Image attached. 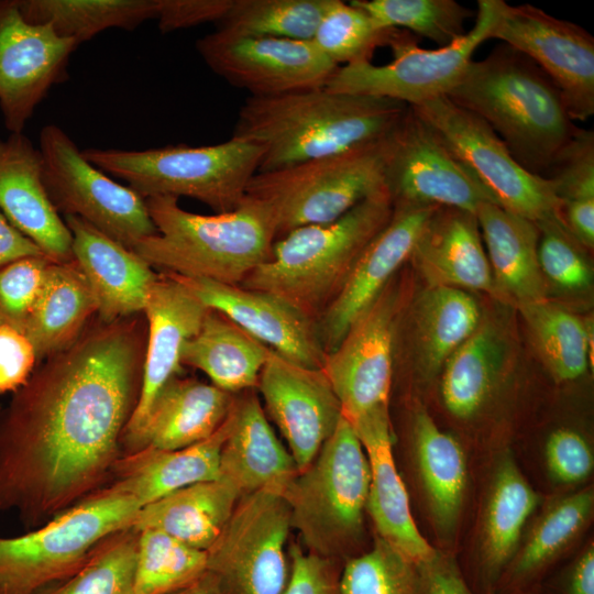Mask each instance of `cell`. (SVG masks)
Listing matches in <instances>:
<instances>
[{"mask_svg":"<svg viewBox=\"0 0 594 594\" xmlns=\"http://www.w3.org/2000/svg\"><path fill=\"white\" fill-rule=\"evenodd\" d=\"M138 321L81 333L19 388L0 420V514L29 525L91 495L119 460L144 359Z\"/></svg>","mask_w":594,"mask_h":594,"instance_id":"1","label":"cell"},{"mask_svg":"<svg viewBox=\"0 0 594 594\" xmlns=\"http://www.w3.org/2000/svg\"><path fill=\"white\" fill-rule=\"evenodd\" d=\"M408 106L326 87L273 97L249 96L232 138L263 150L257 173L288 167L385 140Z\"/></svg>","mask_w":594,"mask_h":594,"instance_id":"2","label":"cell"},{"mask_svg":"<svg viewBox=\"0 0 594 594\" xmlns=\"http://www.w3.org/2000/svg\"><path fill=\"white\" fill-rule=\"evenodd\" d=\"M446 97L482 119L526 170L541 177L578 128L551 79L505 44L472 61Z\"/></svg>","mask_w":594,"mask_h":594,"instance_id":"3","label":"cell"},{"mask_svg":"<svg viewBox=\"0 0 594 594\" xmlns=\"http://www.w3.org/2000/svg\"><path fill=\"white\" fill-rule=\"evenodd\" d=\"M156 234L133 246L160 273L240 285L267 262L276 240L270 207L246 196L233 210L199 215L168 196L145 198Z\"/></svg>","mask_w":594,"mask_h":594,"instance_id":"4","label":"cell"},{"mask_svg":"<svg viewBox=\"0 0 594 594\" xmlns=\"http://www.w3.org/2000/svg\"><path fill=\"white\" fill-rule=\"evenodd\" d=\"M392 213L383 189L336 220L297 228L275 240L270 260L240 286L280 297L317 322Z\"/></svg>","mask_w":594,"mask_h":594,"instance_id":"5","label":"cell"},{"mask_svg":"<svg viewBox=\"0 0 594 594\" xmlns=\"http://www.w3.org/2000/svg\"><path fill=\"white\" fill-rule=\"evenodd\" d=\"M84 156L96 167L124 180L143 198L187 197L209 206L215 213L235 209L257 173L263 150L230 138L213 144L165 145L146 150L89 147Z\"/></svg>","mask_w":594,"mask_h":594,"instance_id":"6","label":"cell"},{"mask_svg":"<svg viewBox=\"0 0 594 594\" xmlns=\"http://www.w3.org/2000/svg\"><path fill=\"white\" fill-rule=\"evenodd\" d=\"M142 506L105 487L28 534L0 537V594H38L72 576L109 536L132 528Z\"/></svg>","mask_w":594,"mask_h":594,"instance_id":"7","label":"cell"},{"mask_svg":"<svg viewBox=\"0 0 594 594\" xmlns=\"http://www.w3.org/2000/svg\"><path fill=\"white\" fill-rule=\"evenodd\" d=\"M371 470L353 427L342 416L311 463L283 495L309 552L331 560L361 530Z\"/></svg>","mask_w":594,"mask_h":594,"instance_id":"8","label":"cell"},{"mask_svg":"<svg viewBox=\"0 0 594 594\" xmlns=\"http://www.w3.org/2000/svg\"><path fill=\"white\" fill-rule=\"evenodd\" d=\"M388 136L363 147L256 173L246 196L270 207L276 239L304 226L336 220L385 189Z\"/></svg>","mask_w":594,"mask_h":594,"instance_id":"9","label":"cell"},{"mask_svg":"<svg viewBox=\"0 0 594 594\" xmlns=\"http://www.w3.org/2000/svg\"><path fill=\"white\" fill-rule=\"evenodd\" d=\"M501 0H479L475 23L454 43L421 48L415 36L396 29L388 47L393 59L339 66L324 86L337 92L380 97L418 106L447 96L461 80L476 48L490 40Z\"/></svg>","mask_w":594,"mask_h":594,"instance_id":"10","label":"cell"},{"mask_svg":"<svg viewBox=\"0 0 594 594\" xmlns=\"http://www.w3.org/2000/svg\"><path fill=\"white\" fill-rule=\"evenodd\" d=\"M38 150L44 185L58 213L78 217L131 250L156 234L145 198L92 165L61 127L41 130Z\"/></svg>","mask_w":594,"mask_h":594,"instance_id":"11","label":"cell"},{"mask_svg":"<svg viewBox=\"0 0 594 594\" xmlns=\"http://www.w3.org/2000/svg\"><path fill=\"white\" fill-rule=\"evenodd\" d=\"M411 108L503 209L536 223L561 219V202L553 184L526 170L482 119L446 96Z\"/></svg>","mask_w":594,"mask_h":594,"instance_id":"12","label":"cell"},{"mask_svg":"<svg viewBox=\"0 0 594 594\" xmlns=\"http://www.w3.org/2000/svg\"><path fill=\"white\" fill-rule=\"evenodd\" d=\"M292 527L282 493L242 495L207 551V572L222 594H283L289 578L285 544Z\"/></svg>","mask_w":594,"mask_h":594,"instance_id":"13","label":"cell"},{"mask_svg":"<svg viewBox=\"0 0 594 594\" xmlns=\"http://www.w3.org/2000/svg\"><path fill=\"white\" fill-rule=\"evenodd\" d=\"M402 309V288L393 278L340 344L327 353L322 369L342 416L353 428L389 417L394 344Z\"/></svg>","mask_w":594,"mask_h":594,"instance_id":"14","label":"cell"},{"mask_svg":"<svg viewBox=\"0 0 594 594\" xmlns=\"http://www.w3.org/2000/svg\"><path fill=\"white\" fill-rule=\"evenodd\" d=\"M384 187L393 206L454 208L475 216L481 205L496 204L437 131L409 106L387 139Z\"/></svg>","mask_w":594,"mask_h":594,"instance_id":"15","label":"cell"},{"mask_svg":"<svg viewBox=\"0 0 594 594\" xmlns=\"http://www.w3.org/2000/svg\"><path fill=\"white\" fill-rule=\"evenodd\" d=\"M491 38L530 58L559 89L573 121L594 114V37L585 29L501 0Z\"/></svg>","mask_w":594,"mask_h":594,"instance_id":"16","label":"cell"},{"mask_svg":"<svg viewBox=\"0 0 594 594\" xmlns=\"http://www.w3.org/2000/svg\"><path fill=\"white\" fill-rule=\"evenodd\" d=\"M205 64L251 97L321 88L339 67L312 41L213 31L196 42Z\"/></svg>","mask_w":594,"mask_h":594,"instance_id":"17","label":"cell"},{"mask_svg":"<svg viewBox=\"0 0 594 594\" xmlns=\"http://www.w3.org/2000/svg\"><path fill=\"white\" fill-rule=\"evenodd\" d=\"M77 47L50 24L26 21L16 0H0V109L10 133L22 132L52 87L66 80Z\"/></svg>","mask_w":594,"mask_h":594,"instance_id":"18","label":"cell"},{"mask_svg":"<svg viewBox=\"0 0 594 594\" xmlns=\"http://www.w3.org/2000/svg\"><path fill=\"white\" fill-rule=\"evenodd\" d=\"M256 386L298 472L302 471L342 418L340 402L323 369L297 365L272 350Z\"/></svg>","mask_w":594,"mask_h":594,"instance_id":"19","label":"cell"},{"mask_svg":"<svg viewBox=\"0 0 594 594\" xmlns=\"http://www.w3.org/2000/svg\"><path fill=\"white\" fill-rule=\"evenodd\" d=\"M439 207L394 205L387 224L366 245L336 299L317 321L326 353L333 351L352 324L376 300L408 260Z\"/></svg>","mask_w":594,"mask_h":594,"instance_id":"20","label":"cell"},{"mask_svg":"<svg viewBox=\"0 0 594 594\" xmlns=\"http://www.w3.org/2000/svg\"><path fill=\"white\" fill-rule=\"evenodd\" d=\"M168 275L282 358L304 367H323L327 353L317 322L283 298L240 285Z\"/></svg>","mask_w":594,"mask_h":594,"instance_id":"21","label":"cell"},{"mask_svg":"<svg viewBox=\"0 0 594 594\" xmlns=\"http://www.w3.org/2000/svg\"><path fill=\"white\" fill-rule=\"evenodd\" d=\"M208 310L168 274L158 273L151 285L143 309L148 328L139 396L122 436L130 450L156 397L180 372L184 345L199 330Z\"/></svg>","mask_w":594,"mask_h":594,"instance_id":"22","label":"cell"},{"mask_svg":"<svg viewBox=\"0 0 594 594\" xmlns=\"http://www.w3.org/2000/svg\"><path fill=\"white\" fill-rule=\"evenodd\" d=\"M0 211L51 261L73 260L72 233L46 191L40 150L23 132L0 138Z\"/></svg>","mask_w":594,"mask_h":594,"instance_id":"23","label":"cell"},{"mask_svg":"<svg viewBox=\"0 0 594 594\" xmlns=\"http://www.w3.org/2000/svg\"><path fill=\"white\" fill-rule=\"evenodd\" d=\"M64 221L72 233L73 260L95 296L101 322L143 311L158 273L133 250L85 220L66 216Z\"/></svg>","mask_w":594,"mask_h":594,"instance_id":"24","label":"cell"},{"mask_svg":"<svg viewBox=\"0 0 594 594\" xmlns=\"http://www.w3.org/2000/svg\"><path fill=\"white\" fill-rule=\"evenodd\" d=\"M229 418L219 477L231 483L241 495L261 490L283 494L298 469L272 429L257 396L250 393L234 397Z\"/></svg>","mask_w":594,"mask_h":594,"instance_id":"25","label":"cell"},{"mask_svg":"<svg viewBox=\"0 0 594 594\" xmlns=\"http://www.w3.org/2000/svg\"><path fill=\"white\" fill-rule=\"evenodd\" d=\"M410 260L428 287H453L495 296L479 223L470 212L437 208Z\"/></svg>","mask_w":594,"mask_h":594,"instance_id":"26","label":"cell"},{"mask_svg":"<svg viewBox=\"0 0 594 594\" xmlns=\"http://www.w3.org/2000/svg\"><path fill=\"white\" fill-rule=\"evenodd\" d=\"M353 429L370 463L371 482L365 510L378 537L417 565L428 561L437 551L422 537L410 513L407 491L394 462L389 418Z\"/></svg>","mask_w":594,"mask_h":594,"instance_id":"27","label":"cell"},{"mask_svg":"<svg viewBox=\"0 0 594 594\" xmlns=\"http://www.w3.org/2000/svg\"><path fill=\"white\" fill-rule=\"evenodd\" d=\"M491 266L495 297L517 307L548 299V283L538 261V224L494 202L475 213Z\"/></svg>","mask_w":594,"mask_h":594,"instance_id":"28","label":"cell"},{"mask_svg":"<svg viewBox=\"0 0 594 594\" xmlns=\"http://www.w3.org/2000/svg\"><path fill=\"white\" fill-rule=\"evenodd\" d=\"M229 415L208 439L177 450L141 448L119 458L109 487L135 498L143 507L188 485L219 479L220 453L229 433Z\"/></svg>","mask_w":594,"mask_h":594,"instance_id":"29","label":"cell"},{"mask_svg":"<svg viewBox=\"0 0 594 594\" xmlns=\"http://www.w3.org/2000/svg\"><path fill=\"white\" fill-rule=\"evenodd\" d=\"M233 394L213 384L175 377L156 397L130 452L187 448L212 436L227 419Z\"/></svg>","mask_w":594,"mask_h":594,"instance_id":"30","label":"cell"},{"mask_svg":"<svg viewBox=\"0 0 594 594\" xmlns=\"http://www.w3.org/2000/svg\"><path fill=\"white\" fill-rule=\"evenodd\" d=\"M241 496L223 479L198 482L141 507L132 529L157 530L188 547L208 551Z\"/></svg>","mask_w":594,"mask_h":594,"instance_id":"31","label":"cell"},{"mask_svg":"<svg viewBox=\"0 0 594 594\" xmlns=\"http://www.w3.org/2000/svg\"><path fill=\"white\" fill-rule=\"evenodd\" d=\"M271 349L221 312L210 309L185 343L182 365L202 371L211 384L234 394L255 387Z\"/></svg>","mask_w":594,"mask_h":594,"instance_id":"32","label":"cell"},{"mask_svg":"<svg viewBox=\"0 0 594 594\" xmlns=\"http://www.w3.org/2000/svg\"><path fill=\"white\" fill-rule=\"evenodd\" d=\"M95 312V296L76 262H52L23 332L37 358L51 356L70 345Z\"/></svg>","mask_w":594,"mask_h":594,"instance_id":"33","label":"cell"},{"mask_svg":"<svg viewBox=\"0 0 594 594\" xmlns=\"http://www.w3.org/2000/svg\"><path fill=\"white\" fill-rule=\"evenodd\" d=\"M414 446L433 521L441 532L449 535L457 527L466 487L464 452L424 408L415 414Z\"/></svg>","mask_w":594,"mask_h":594,"instance_id":"34","label":"cell"},{"mask_svg":"<svg viewBox=\"0 0 594 594\" xmlns=\"http://www.w3.org/2000/svg\"><path fill=\"white\" fill-rule=\"evenodd\" d=\"M417 361L426 376L441 372L449 356L482 322L477 301L453 287H428L414 306Z\"/></svg>","mask_w":594,"mask_h":594,"instance_id":"35","label":"cell"},{"mask_svg":"<svg viewBox=\"0 0 594 594\" xmlns=\"http://www.w3.org/2000/svg\"><path fill=\"white\" fill-rule=\"evenodd\" d=\"M538 495L510 458L497 468L488 495L482 532L483 573L494 582L508 564Z\"/></svg>","mask_w":594,"mask_h":594,"instance_id":"36","label":"cell"},{"mask_svg":"<svg viewBox=\"0 0 594 594\" xmlns=\"http://www.w3.org/2000/svg\"><path fill=\"white\" fill-rule=\"evenodd\" d=\"M505 341L491 323L477 329L449 356L441 373V397L457 418L474 416L486 402L502 370Z\"/></svg>","mask_w":594,"mask_h":594,"instance_id":"37","label":"cell"},{"mask_svg":"<svg viewBox=\"0 0 594 594\" xmlns=\"http://www.w3.org/2000/svg\"><path fill=\"white\" fill-rule=\"evenodd\" d=\"M22 16L50 24L78 45L112 28L128 31L156 18V0H16Z\"/></svg>","mask_w":594,"mask_h":594,"instance_id":"38","label":"cell"},{"mask_svg":"<svg viewBox=\"0 0 594 594\" xmlns=\"http://www.w3.org/2000/svg\"><path fill=\"white\" fill-rule=\"evenodd\" d=\"M518 309L530 341L552 377L558 382L581 377L590 365V324L548 299Z\"/></svg>","mask_w":594,"mask_h":594,"instance_id":"39","label":"cell"},{"mask_svg":"<svg viewBox=\"0 0 594 594\" xmlns=\"http://www.w3.org/2000/svg\"><path fill=\"white\" fill-rule=\"evenodd\" d=\"M331 0H232L218 31L311 41Z\"/></svg>","mask_w":594,"mask_h":594,"instance_id":"40","label":"cell"},{"mask_svg":"<svg viewBox=\"0 0 594 594\" xmlns=\"http://www.w3.org/2000/svg\"><path fill=\"white\" fill-rule=\"evenodd\" d=\"M207 572V551L157 530L138 531L134 594H173Z\"/></svg>","mask_w":594,"mask_h":594,"instance_id":"41","label":"cell"},{"mask_svg":"<svg viewBox=\"0 0 594 594\" xmlns=\"http://www.w3.org/2000/svg\"><path fill=\"white\" fill-rule=\"evenodd\" d=\"M395 30L383 26L354 0H331L311 41L336 65H353L372 62L378 47L388 46Z\"/></svg>","mask_w":594,"mask_h":594,"instance_id":"42","label":"cell"},{"mask_svg":"<svg viewBox=\"0 0 594 594\" xmlns=\"http://www.w3.org/2000/svg\"><path fill=\"white\" fill-rule=\"evenodd\" d=\"M136 552L138 531L116 532L72 576L38 594H134Z\"/></svg>","mask_w":594,"mask_h":594,"instance_id":"43","label":"cell"},{"mask_svg":"<svg viewBox=\"0 0 594 594\" xmlns=\"http://www.w3.org/2000/svg\"><path fill=\"white\" fill-rule=\"evenodd\" d=\"M383 26L405 29L439 47L462 38L474 12L454 0H354Z\"/></svg>","mask_w":594,"mask_h":594,"instance_id":"44","label":"cell"},{"mask_svg":"<svg viewBox=\"0 0 594 594\" xmlns=\"http://www.w3.org/2000/svg\"><path fill=\"white\" fill-rule=\"evenodd\" d=\"M594 495L587 488L557 503L534 528L514 562L515 583L544 568L583 528L593 510Z\"/></svg>","mask_w":594,"mask_h":594,"instance_id":"45","label":"cell"},{"mask_svg":"<svg viewBox=\"0 0 594 594\" xmlns=\"http://www.w3.org/2000/svg\"><path fill=\"white\" fill-rule=\"evenodd\" d=\"M342 594H424L418 565L380 537L340 572Z\"/></svg>","mask_w":594,"mask_h":594,"instance_id":"46","label":"cell"},{"mask_svg":"<svg viewBox=\"0 0 594 594\" xmlns=\"http://www.w3.org/2000/svg\"><path fill=\"white\" fill-rule=\"evenodd\" d=\"M540 237L538 261L547 280L568 293L588 290L593 282L592 267L582 246L560 218L537 223Z\"/></svg>","mask_w":594,"mask_h":594,"instance_id":"47","label":"cell"},{"mask_svg":"<svg viewBox=\"0 0 594 594\" xmlns=\"http://www.w3.org/2000/svg\"><path fill=\"white\" fill-rule=\"evenodd\" d=\"M549 179L561 208L573 202L594 201V132L576 128L551 162Z\"/></svg>","mask_w":594,"mask_h":594,"instance_id":"48","label":"cell"},{"mask_svg":"<svg viewBox=\"0 0 594 594\" xmlns=\"http://www.w3.org/2000/svg\"><path fill=\"white\" fill-rule=\"evenodd\" d=\"M52 262L32 256L0 268V324L24 330Z\"/></svg>","mask_w":594,"mask_h":594,"instance_id":"49","label":"cell"},{"mask_svg":"<svg viewBox=\"0 0 594 594\" xmlns=\"http://www.w3.org/2000/svg\"><path fill=\"white\" fill-rule=\"evenodd\" d=\"M547 466L552 476L564 484L585 480L592 472V450L582 435L561 428L548 438L544 449Z\"/></svg>","mask_w":594,"mask_h":594,"instance_id":"50","label":"cell"},{"mask_svg":"<svg viewBox=\"0 0 594 594\" xmlns=\"http://www.w3.org/2000/svg\"><path fill=\"white\" fill-rule=\"evenodd\" d=\"M289 578L283 594H342L340 572L324 559L294 543L289 548Z\"/></svg>","mask_w":594,"mask_h":594,"instance_id":"51","label":"cell"},{"mask_svg":"<svg viewBox=\"0 0 594 594\" xmlns=\"http://www.w3.org/2000/svg\"><path fill=\"white\" fill-rule=\"evenodd\" d=\"M37 359L23 331L0 324V394L21 388L33 374Z\"/></svg>","mask_w":594,"mask_h":594,"instance_id":"52","label":"cell"},{"mask_svg":"<svg viewBox=\"0 0 594 594\" xmlns=\"http://www.w3.org/2000/svg\"><path fill=\"white\" fill-rule=\"evenodd\" d=\"M232 0H156V20L162 33L205 23L217 24Z\"/></svg>","mask_w":594,"mask_h":594,"instance_id":"53","label":"cell"},{"mask_svg":"<svg viewBox=\"0 0 594 594\" xmlns=\"http://www.w3.org/2000/svg\"><path fill=\"white\" fill-rule=\"evenodd\" d=\"M418 570L424 594H473L457 564L438 551Z\"/></svg>","mask_w":594,"mask_h":594,"instance_id":"54","label":"cell"},{"mask_svg":"<svg viewBox=\"0 0 594 594\" xmlns=\"http://www.w3.org/2000/svg\"><path fill=\"white\" fill-rule=\"evenodd\" d=\"M45 256L42 251L18 231L0 211V268L21 258Z\"/></svg>","mask_w":594,"mask_h":594,"instance_id":"55","label":"cell"},{"mask_svg":"<svg viewBox=\"0 0 594 594\" xmlns=\"http://www.w3.org/2000/svg\"><path fill=\"white\" fill-rule=\"evenodd\" d=\"M569 594H594V549L587 548L575 562L569 579Z\"/></svg>","mask_w":594,"mask_h":594,"instance_id":"56","label":"cell"},{"mask_svg":"<svg viewBox=\"0 0 594 594\" xmlns=\"http://www.w3.org/2000/svg\"><path fill=\"white\" fill-rule=\"evenodd\" d=\"M173 594H222L215 578L206 572L197 581Z\"/></svg>","mask_w":594,"mask_h":594,"instance_id":"57","label":"cell"}]
</instances>
